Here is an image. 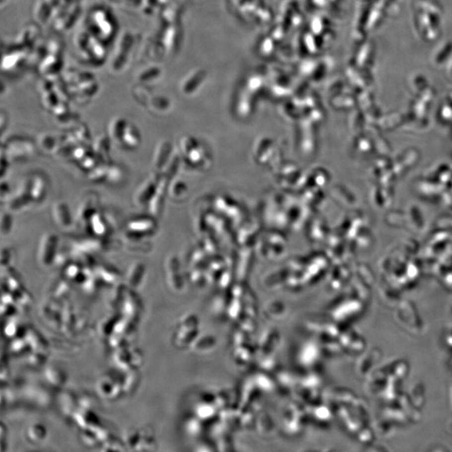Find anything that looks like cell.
<instances>
[{"label": "cell", "mask_w": 452, "mask_h": 452, "mask_svg": "<svg viewBox=\"0 0 452 452\" xmlns=\"http://www.w3.org/2000/svg\"><path fill=\"white\" fill-rule=\"evenodd\" d=\"M35 152V147L30 139L25 137H12L6 141L2 147V155L8 161H19L28 159L32 157Z\"/></svg>", "instance_id": "obj_1"}, {"label": "cell", "mask_w": 452, "mask_h": 452, "mask_svg": "<svg viewBox=\"0 0 452 452\" xmlns=\"http://www.w3.org/2000/svg\"><path fill=\"white\" fill-rule=\"evenodd\" d=\"M58 236L54 233H45L41 236L37 250V259L43 267H49L53 264L57 257Z\"/></svg>", "instance_id": "obj_2"}, {"label": "cell", "mask_w": 452, "mask_h": 452, "mask_svg": "<svg viewBox=\"0 0 452 452\" xmlns=\"http://www.w3.org/2000/svg\"><path fill=\"white\" fill-rule=\"evenodd\" d=\"M156 221L154 217H136L129 220L125 228V237L144 239L154 235Z\"/></svg>", "instance_id": "obj_3"}, {"label": "cell", "mask_w": 452, "mask_h": 452, "mask_svg": "<svg viewBox=\"0 0 452 452\" xmlns=\"http://www.w3.org/2000/svg\"><path fill=\"white\" fill-rule=\"evenodd\" d=\"M161 178L158 172L153 171L147 179L139 185L133 195V202L137 207H147L150 199L155 193Z\"/></svg>", "instance_id": "obj_4"}, {"label": "cell", "mask_w": 452, "mask_h": 452, "mask_svg": "<svg viewBox=\"0 0 452 452\" xmlns=\"http://www.w3.org/2000/svg\"><path fill=\"white\" fill-rule=\"evenodd\" d=\"M28 190L32 203H40L46 199L48 194V180L42 174H33L26 179Z\"/></svg>", "instance_id": "obj_5"}, {"label": "cell", "mask_w": 452, "mask_h": 452, "mask_svg": "<svg viewBox=\"0 0 452 452\" xmlns=\"http://www.w3.org/2000/svg\"><path fill=\"white\" fill-rule=\"evenodd\" d=\"M51 214L53 217L54 222L63 230H69L73 225L72 214L70 213L69 206L64 201L58 200L52 204Z\"/></svg>", "instance_id": "obj_6"}, {"label": "cell", "mask_w": 452, "mask_h": 452, "mask_svg": "<svg viewBox=\"0 0 452 452\" xmlns=\"http://www.w3.org/2000/svg\"><path fill=\"white\" fill-rule=\"evenodd\" d=\"M142 356L137 349L123 348L115 355V361L118 366L131 370L142 364Z\"/></svg>", "instance_id": "obj_7"}, {"label": "cell", "mask_w": 452, "mask_h": 452, "mask_svg": "<svg viewBox=\"0 0 452 452\" xmlns=\"http://www.w3.org/2000/svg\"><path fill=\"white\" fill-rule=\"evenodd\" d=\"M123 386L120 383L114 380L111 376H104L98 380L97 384V390L100 395L107 399H114L118 398Z\"/></svg>", "instance_id": "obj_8"}, {"label": "cell", "mask_w": 452, "mask_h": 452, "mask_svg": "<svg viewBox=\"0 0 452 452\" xmlns=\"http://www.w3.org/2000/svg\"><path fill=\"white\" fill-rule=\"evenodd\" d=\"M97 197L94 194H88L81 201L78 207L76 213V220L80 224H86L91 220V217L97 211Z\"/></svg>", "instance_id": "obj_9"}, {"label": "cell", "mask_w": 452, "mask_h": 452, "mask_svg": "<svg viewBox=\"0 0 452 452\" xmlns=\"http://www.w3.org/2000/svg\"><path fill=\"white\" fill-rule=\"evenodd\" d=\"M141 143V135L138 130L131 124H127L121 139L120 147L127 150H135Z\"/></svg>", "instance_id": "obj_10"}, {"label": "cell", "mask_w": 452, "mask_h": 452, "mask_svg": "<svg viewBox=\"0 0 452 452\" xmlns=\"http://www.w3.org/2000/svg\"><path fill=\"white\" fill-rule=\"evenodd\" d=\"M146 274V266L140 261H136L129 268L127 275V283L131 288H137L142 283Z\"/></svg>", "instance_id": "obj_11"}, {"label": "cell", "mask_w": 452, "mask_h": 452, "mask_svg": "<svg viewBox=\"0 0 452 452\" xmlns=\"http://www.w3.org/2000/svg\"><path fill=\"white\" fill-rule=\"evenodd\" d=\"M86 225L88 226L91 232L94 236H97V238L108 236L109 226L107 225L104 216L98 210L93 214V216L91 217V220H89Z\"/></svg>", "instance_id": "obj_12"}, {"label": "cell", "mask_w": 452, "mask_h": 452, "mask_svg": "<svg viewBox=\"0 0 452 452\" xmlns=\"http://www.w3.org/2000/svg\"><path fill=\"white\" fill-rule=\"evenodd\" d=\"M164 185H165V180L161 178L153 198H151L149 203H147V210L149 212L150 215H153V217L158 216L162 210Z\"/></svg>", "instance_id": "obj_13"}, {"label": "cell", "mask_w": 452, "mask_h": 452, "mask_svg": "<svg viewBox=\"0 0 452 452\" xmlns=\"http://www.w3.org/2000/svg\"><path fill=\"white\" fill-rule=\"evenodd\" d=\"M27 399L36 404L37 406H47L50 403V396L43 388L36 386H30L25 389Z\"/></svg>", "instance_id": "obj_14"}, {"label": "cell", "mask_w": 452, "mask_h": 452, "mask_svg": "<svg viewBox=\"0 0 452 452\" xmlns=\"http://www.w3.org/2000/svg\"><path fill=\"white\" fill-rule=\"evenodd\" d=\"M45 377L49 385L54 387H61L66 381L65 374L60 368L54 365L46 368Z\"/></svg>", "instance_id": "obj_15"}, {"label": "cell", "mask_w": 452, "mask_h": 452, "mask_svg": "<svg viewBox=\"0 0 452 452\" xmlns=\"http://www.w3.org/2000/svg\"><path fill=\"white\" fill-rule=\"evenodd\" d=\"M96 272H97V276L101 279V281H104L105 283L111 284V285L117 283L120 277V274L118 272V270H116L115 268L112 267L110 265H99L96 269Z\"/></svg>", "instance_id": "obj_16"}, {"label": "cell", "mask_w": 452, "mask_h": 452, "mask_svg": "<svg viewBox=\"0 0 452 452\" xmlns=\"http://www.w3.org/2000/svg\"><path fill=\"white\" fill-rule=\"evenodd\" d=\"M122 306L123 307V312L126 313L127 317L131 318V319H135L134 318L139 316L141 310L140 302L132 293H130V296H128V297H126L125 295V298Z\"/></svg>", "instance_id": "obj_17"}, {"label": "cell", "mask_w": 452, "mask_h": 452, "mask_svg": "<svg viewBox=\"0 0 452 452\" xmlns=\"http://www.w3.org/2000/svg\"><path fill=\"white\" fill-rule=\"evenodd\" d=\"M167 150H169V145L167 144V142H162L158 143L155 150L153 151L152 166L155 170L154 172H159L161 169H163L165 160H166L165 156H166Z\"/></svg>", "instance_id": "obj_18"}, {"label": "cell", "mask_w": 452, "mask_h": 452, "mask_svg": "<svg viewBox=\"0 0 452 452\" xmlns=\"http://www.w3.org/2000/svg\"><path fill=\"white\" fill-rule=\"evenodd\" d=\"M127 124L128 123H126V122L123 119H117V120L112 122L109 126L108 136L110 137L111 140L118 146L120 145L121 139H122L123 132L126 129Z\"/></svg>", "instance_id": "obj_19"}, {"label": "cell", "mask_w": 452, "mask_h": 452, "mask_svg": "<svg viewBox=\"0 0 452 452\" xmlns=\"http://www.w3.org/2000/svg\"><path fill=\"white\" fill-rule=\"evenodd\" d=\"M111 140L109 136L97 137L94 142V152L102 158H107L110 155Z\"/></svg>", "instance_id": "obj_20"}, {"label": "cell", "mask_w": 452, "mask_h": 452, "mask_svg": "<svg viewBox=\"0 0 452 452\" xmlns=\"http://www.w3.org/2000/svg\"><path fill=\"white\" fill-rule=\"evenodd\" d=\"M46 436V428L41 424H35L30 426L27 431V437L30 442L37 444L42 442Z\"/></svg>", "instance_id": "obj_21"}, {"label": "cell", "mask_w": 452, "mask_h": 452, "mask_svg": "<svg viewBox=\"0 0 452 452\" xmlns=\"http://www.w3.org/2000/svg\"><path fill=\"white\" fill-rule=\"evenodd\" d=\"M38 143H39L40 149L43 150L44 152H46V153H55L56 150L58 149V147L61 146V144H58L57 138L50 136L49 134L40 136Z\"/></svg>", "instance_id": "obj_22"}, {"label": "cell", "mask_w": 452, "mask_h": 452, "mask_svg": "<svg viewBox=\"0 0 452 452\" xmlns=\"http://www.w3.org/2000/svg\"><path fill=\"white\" fill-rule=\"evenodd\" d=\"M155 440L153 435L147 431L141 432L139 442L136 445V450L139 451H153L155 448Z\"/></svg>", "instance_id": "obj_23"}, {"label": "cell", "mask_w": 452, "mask_h": 452, "mask_svg": "<svg viewBox=\"0 0 452 452\" xmlns=\"http://www.w3.org/2000/svg\"><path fill=\"white\" fill-rule=\"evenodd\" d=\"M60 404L62 407V411L65 414H70L74 412V406L75 405V399H73V396L70 395L69 393H63L60 397Z\"/></svg>", "instance_id": "obj_24"}, {"label": "cell", "mask_w": 452, "mask_h": 452, "mask_svg": "<svg viewBox=\"0 0 452 452\" xmlns=\"http://www.w3.org/2000/svg\"><path fill=\"white\" fill-rule=\"evenodd\" d=\"M107 174H108L107 167L101 165V166L96 167L91 170V173L89 174V179L94 182H98L103 179H107Z\"/></svg>", "instance_id": "obj_25"}, {"label": "cell", "mask_w": 452, "mask_h": 452, "mask_svg": "<svg viewBox=\"0 0 452 452\" xmlns=\"http://www.w3.org/2000/svg\"><path fill=\"white\" fill-rule=\"evenodd\" d=\"M138 376L135 373H130L127 375L126 379L123 381V390L127 393L133 391L134 387L137 385Z\"/></svg>", "instance_id": "obj_26"}, {"label": "cell", "mask_w": 452, "mask_h": 452, "mask_svg": "<svg viewBox=\"0 0 452 452\" xmlns=\"http://www.w3.org/2000/svg\"><path fill=\"white\" fill-rule=\"evenodd\" d=\"M84 274H85V270H80V265H76V264H70V265H67L65 268L66 279L75 280V279H78L79 276H84Z\"/></svg>", "instance_id": "obj_27"}, {"label": "cell", "mask_w": 452, "mask_h": 452, "mask_svg": "<svg viewBox=\"0 0 452 452\" xmlns=\"http://www.w3.org/2000/svg\"><path fill=\"white\" fill-rule=\"evenodd\" d=\"M13 227V218L9 213H3L1 220V233L3 236L8 235Z\"/></svg>", "instance_id": "obj_28"}, {"label": "cell", "mask_w": 452, "mask_h": 452, "mask_svg": "<svg viewBox=\"0 0 452 452\" xmlns=\"http://www.w3.org/2000/svg\"><path fill=\"white\" fill-rule=\"evenodd\" d=\"M80 163H81L80 166H81L82 169L91 171L94 168H96L95 164L97 163V159L95 158H92L91 156H87V157L82 158V161H81Z\"/></svg>", "instance_id": "obj_29"}, {"label": "cell", "mask_w": 452, "mask_h": 452, "mask_svg": "<svg viewBox=\"0 0 452 452\" xmlns=\"http://www.w3.org/2000/svg\"><path fill=\"white\" fill-rule=\"evenodd\" d=\"M26 346V342H24L23 340H15V341L12 343L11 348H12L13 353H22L24 352V348H25Z\"/></svg>", "instance_id": "obj_30"}, {"label": "cell", "mask_w": 452, "mask_h": 452, "mask_svg": "<svg viewBox=\"0 0 452 452\" xmlns=\"http://www.w3.org/2000/svg\"><path fill=\"white\" fill-rule=\"evenodd\" d=\"M12 257H13V255H12V251L10 249L5 248V249L2 250V259H1L2 265L7 264V266H8L12 259Z\"/></svg>", "instance_id": "obj_31"}, {"label": "cell", "mask_w": 452, "mask_h": 452, "mask_svg": "<svg viewBox=\"0 0 452 452\" xmlns=\"http://www.w3.org/2000/svg\"><path fill=\"white\" fill-rule=\"evenodd\" d=\"M6 335L14 336L18 332V325L14 322H9L5 327Z\"/></svg>", "instance_id": "obj_32"}]
</instances>
